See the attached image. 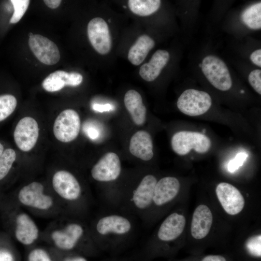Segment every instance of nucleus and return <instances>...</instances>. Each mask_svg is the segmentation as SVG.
Segmentation results:
<instances>
[{
	"mask_svg": "<svg viewBox=\"0 0 261 261\" xmlns=\"http://www.w3.org/2000/svg\"><path fill=\"white\" fill-rule=\"evenodd\" d=\"M121 171V162L118 155L111 152L106 153L93 166L91 174L96 181L108 182L117 179Z\"/></svg>",
	"mask_w": 261,
	"mask_h": 261,
	"instance_id": "obj_6",
	"label": "nucleus"
},
{
	"mask_svg": "<svg viewBox=\"0 0 261 261\" xmlns=\"http://www.w3.org/2000/svg\"><path fill=\"white\" fill-rule=\"evenodd\" d=\"M250 59L254 64L261 67V49H258L254 51L250 55Z\"/></svg>",
	"mask_w": 261,
	"mask_h": 261,
	"instance_id": "obj_35",
	"label": "nucleus"
},
{
	"mask_svg": "<svg viewBox=\"0 0 261 261\" xmlns=\"http://www.w3.org/2000/svg\"><path fill=\"white\" fill-rule=\"evenodd\" d=\"M248 155L245 152H239L236 154L235 158L231 160L228 164V170L231 173H233L243 165L246 160Z\"/></svg>",
	"mask_w": 261,
	"mask_h": 261,
	"instance_id": "obj_30",
	"label": "nucleus"
},
{
	"mask_svg": "<svg viewBox=\"0 0 261 261\" xmlns=\"http://www.w3.org/2000/svg\"><path fill=\"white\" fill-rule=\"evenodd\" d=\"M30 50L43 63L52 65L57 63L60 58L57 45L52 41L40 34H33L29 37Z\"/></svg>",
	"mask_w": 261,
	"mask_h": 261,
	"instance_id": "obj_7",
	"label": "nucleus"
},
{
	"mask_svg": "<svg viewBox=\"0 0 261 261\" xmlns=\"http://www.w3.org/2000/svg\"><path fill=\"white\" fill-rule=\"evenodd\" d=\"M216 192L223 208L228 214H238L244 208V197L240 191L233 185L228 183L221 182L217 186Z\"/></svg>",
	"mask_w": 261,
	"mask_h": 261,
	"instance_id": "obj_10",
	"label": "nucleus"
},
{
	"mask_svg": "<svg viewBox=\"0 0 261 261\" xmlns=\"http://www.w3.org/2000/svg\"><path fill=\"white\" fill-rule=\"evenodd\" d=\"M180 189L178 180L172 176L164 177L157 181L155 187L153 203L161 206L173 200Z\"/></svg>",
	"mask_w": 261,
	"mask_h": 261,
	"instance_id": "obj_15",
	"label": "nucleus"
},
{
	"mask_svg": "<svg viewBox=\"0 0 261 261\" xmlns=\"http://www.w3.org/2000/svg\"><path fill=\"white\" fill-rule=\"evenodd\" d=\"M213 223V215L209 207L199 205L194 210L191 223V233L193 238L201 239L209 233Z\"/></svg>",
	"mask_w": 261,
	"mask_h": 261,
	"instance_id": "obj_16",
	"label": "nucleus"
},
{
	"mask_svg": "<svg viewBox=\"0 0 261 261\" xmlns=\"http://www.w3.org/2000/svg\"><path fill=\"white\" fill-rule=\"evenodd\" d=\"M82 81V75L78 72L58 70L50 73L44 80L42 87L46 91L53 92L61 90L65 86H77Z\"/></svg>",
	"mask_w": 261,
	"mask_h": 261,
	"instance_id": "obj_14",
	"label": "nucleus"
},
{
	"mask_svg": "<svg viewBox=\"0 0 261 261\" xmlns=\"http://www.w3.org/2000/svg\"><path fill=\"white\" fill-rule=\"evenodd\" d=\"M84 233L82 227L76 223L69 224L64 230L56 231L52 234L56 245L60 249L70 250L76 245Z\"/></svg>",
	"mask_w": 261,
	"mask_h": 261,
	"instance_id": "obj_19",
	"label": "nucleus"
},
{
	"mask_svg": "<svg viewBox=\"0 0 261 261\" xmlns=\"http://www.w3.org/2000/svg\"><path fill=\"white\" fill-rule=\"evenodd\" d=\"M154 41L147 35L140 36L130 48L128 58L134 65H140L154 46Z\"/></svg>",
	"mask_w": 261,
	"mask_h": 261,
	"instance_id": "obj_23",
	"label": "nucleus"
},
{
	"mask_svg": "<svg viewBox=\"0 0 261 261\" xmlns=\"http://www.w3.org/2000/svg\"><path fill=\"white\" fill-rule=\"evenodd\" d=\"M170 58L169 52L158 50L148 63L143 64L139 70V74L145 80L151 82L156 79L166 65Z\"/></svg>",
	"mask_w": 261,
	"mask_h": 261,
	"instance_id": "obj_20",
	"label": "nucleus"
},
{
	"mask_svg": "<svg viewBox=\"0 0 261 261\" xmlns=\"http://www.w3.org/2000/svg\"><path fill=\"white\" fill-rule=\"evenodd\" d=\"M47 6L51 9H56L59 6L61 3V0H44Z\"/></svg>",
	"mask_w": 261,
	"mask_h": 261,
	"instance_id": "obj_38",
	"label": "nucleus"
},
{
	"mask_svg": "<svg viewBox=\"0 0 261 261\" xmlns=\"http://www.w3.org/2000/svg\"><path fill=\"white\" fill-rule=\"evenodd\" d=\"M52 185L55 191L66 200H75L81 193L78 180L72 174L65 170L58 171L54 174Z\"/></svg>",
	"mask_w": 261,
	"mask_h": 261,
	"instance_id": "obj_11",
	"label": "nucleus"
},
{
	"mask_svg": "<svg viewBox=\"0 0 261 261\" xmlns=\"http://www.w3.org/2000/svg\"><path fill=\"white\" fill-rule=\"evenodd\" d=\"M0 261H14V259L9 251L0 250Z\"/></svg>",
	"mask_w": 261,
	"mask_h": 261,
	"instance_id": "obj_36",
	"label": "nucleus"
},
{
	"mask_svg": "<svg viewBox=\"0 0 261 261\" xmlns=\"http://www.w3.org/2000/svg\"><path fill=\"white\" fill-rule=\"evenodd\" d=\"M39 135L38 124L30 116L21 118L17 123L14 132V138L17 146L24 152H28L35 146Z\"/></svg>",
	"mask_w": 261,
	"mask_h": 261,
	"instance_id": "obj_5",
	"label": "nucleus"
},
{
	"mask_svg": "<svg viewBox=\"0 0 261 261\" xmlns=\"http://www.w3.org/2000/svg\"><path fill=\"white\" fill-rule=\"evenodd\" d=\"M10 1L13 4L14 11L10 20V23L15 24L19 21L24 15L29 7L30 0H11Z\"/></svg>",
	"mask_w": 261,
	"mask_h": 261,
	"instance_id": "obj_28",
	"label": "nucleus"
},
{
	"mask_svg": "<svg viewBox=\"0 0 261 261\" xmlns=\"http://www.w3.org/2000/svg\"><path fill=\"white\" fill-rule=\"evenodd\" d=\"M89 40L99 53L105 55L111 48V38L107 24L101 17L91 19L87 25Z\"/></svg>",
	"mask_w": 261,
	"mask_h": 261,
	"instance_id": "obj_9",
	"label": "nucleus"
},
{
	"mask_svg": "<svg viewBox=\"0 0 261 261\" xmlns=\"http://www.w3.org/2000/svg\"><path fill=\"white\" fill-rule=\"evenodd\" d=\"M3 151H4V147L3 145L0 142V157L2 154Z\"/></svg>",
	"mask_w": 261,
	"mask_h": 261,
	"instance_id": "obj_40",
	"label": "nucleus"
},
{
	"mask_svg": "<svg viewBox=\"0 0 261 261\" xmlns=\"http://www.w3.org/2000/svg\"><path fill=\"white\" fill-rule=\"evenodd\" d=\"M250 85L259 94H261V70L256 69L251 71L248 77Z\"/></svg>",
	"mask_w": 261,
	"mask_h": 261,
	"instance_id": "obj_31",
	"label": "nucleus"
},
{
	"mask_svg": "<svg viewBox=\"0 0 261 261\" xmlns=\"http://www.w3.org/2000/svg\"><path fill=\"white\" fill-rule=\"evenodd\" d=\"M248 252L252 256H261V234L249 238L246 243Z\"/></svg>",
	"mask_w": 261,
	"mask_h": 261,
	"instance_id": "obj_29",
	"label": "nucleus"
},
{
	"mask_svg": "<svg viewBox=\"0 0 261 261\" xmlns=\"http://www.w3.org/2000/svg\"><path fill=\"white\" fill-rule=\"evenodd\" d=\"M43 185L37 182H33L23 187L18 194V199L23 204L40 209L49 208L53 204L52 198L44 194Z\"/></svg>",
	"mask_w": 261,
	"mask_h": 261,
	"instance_id": "obj_12",
	"label": "nucleus"
},
{
	"mask_svg": "<svg viewBox=\"0 0 261 261\" xmlns=\"http://www.w3.org/2000/svg\"><path fill=\"white\" fill-rule=\"evenodd\" d=\"M15 236L23 244H32L38 237V229L32 219L26 214L19 215L16 219Z\"/></svg>",
	"mask_w": 261,
	"mask_h": 261,
	"instance_id": "obj_22",
	"label": "nucleus"
},
{
	"mask_svg": "<svg viewBox=\"0 0 261 261\" xmlns=\"http://www.w3.org/2000/svg\"><path fill=\"white\" fill-rule=\"evenodd\" d=\"M92 108L95 111L101 113L110 111L114 109V106L109 103L104 104L94 103L92 105Z\"/></svg>",
	"mask_w": 261,
	"mask_h": 261,
	"instance_id": "obj_33",
	"label": "nucleus"
},
{
	"mask_svg": "<svg viewBox=\"0 0 261 261\" xmlns=\"http://www.w3.org/2000/svg\"><path fill=\"white\" fill-rule=\"evenodd\" d=\"M160 0H129V7L132 12L140 16H147L156 12L160 7Z\"/></svg>",
	"mask_w": 261,
	"mask_h": 261,
	"instance_id": "obj_24",
	"label": "nucleus"
},
{
	"mask_svg": "<svg viewBox=\"0 0 261 261\" xmlns=\"http://www.w3.org/2000/svg\"><path fill=\"white\" fill-rule=\"evenodd\" d=\"M243 22L250 29L261 28V2L255 3L246 9L241 15Z\"/></svg>",
	"mask_w": 261,
	"mask_h": 261,
	"instance_id": "obj_25",
	"label": "nucleus"
},
{
	"mask_svg": "<svg viewBox=\"0 0 261 261\" xmlns=\"http://www.w3.org/2000/svg\"><path fill=\"white\" fill-rule=\"evenodd\" d=\"M153 142L150 134L145 130H139L131 137L129 150L130 153L143 160L148 161L152 159Z\"/></svg>",
	"mask_w": 261,
	"mask_h": 261,
	"instance_id": "obj_17",
	"label": "nucleus"
},
{
	"mask_svg": "<svg viewBox=\"0 0 261 261\" xmlns=\"http://www.w3.org/2000/svg\"><path fill=\"white\" fill-rule=\"evenodd\" d=\"M173 151L177 154L184 156L192 149L199 153L207 152L211 145L209 138L198 132L180 131L175 133L171 139Z\"/></svg>",
	"mask_w": 261,
	"mask_h": 261,
	"instance_id": "obj_1",
	"label": "nucleus"
},
{
	"mask_svg": "<svg viewBox=\"0 0 261 261\" xmlns=\"http://www.w3.org/2000/svg\"><path fill=\"white\" fill-rule=\"evenodd\" d=\"M80 118L74 110L62 111L55 120L53 131L55 138L62 143H69L75 140L80 130Z\"/></svg>",
	"mask_w": 261,
	"mask_h": 261,
	"instance_id": "obj_4",
	"label": "nucleus"
},
{
	"mask_svg": "<svg viewBox=\"0 0 261 261\" xmlns=\"http://www.w3.org/2000/svg\"><path fill=\"white\" fill-rule=\"evenodd\" d=\"M17 105V100L11 94L0 96V122L4 120L14 111Z\"/></svg>",
	"mask_w": 261,
	"mask_h": 261,
	"instance_id": "obj_26",
	"label": "nucleus"
},
{
	"mask_svg": "<svg viewBox=\"0 0 261 261\" xmlns=\"http://www.w3.org/2000/svg\"><path fill=\"white\" fill-rule=\"evenodd\" d=\"M86 132L89 138L92 140L98 139L100 136V130L96 127H88L86 129Z\"/></svg>",
	"mask_w": 261,
	"mask_h": 261,
	"instance_id": "obj_34",
	"label": "nucleus"
},
{
	"mask_svg": "<svg viewBox=\"0 0 261 261\" xmlns=\"http://www.w3.org/2000/svg\"><path fill=\"white\" fill-rule=\"evenodd\" d=\"M64 261H87V260L82 257H74L66 258Z\"/></svg>",
	"mask_w": 261,
	"mask_h": 261,
	"instance_id": "obj_39",
	"label": "nucleus"
},
{
	"mask_svg": "<svg viewBox=\"0 0 261 261\" xmlns=\"http://www.w3.org/2000/svg\"><path fill=\"white\" fill-rule=\"evenodd\" d=\"M16 154L12 148H7L0 157V180L4 178L15 160Z\"/></svg>",
	"mask_w": 261,
	"mask_h": 261,
	"instance_id": "obj_27",
	"label": "nucleus"
},
{
	"mask_svg": "<svg viewBox=\"0 0 261 261\" xmlns=\"http://www.w3.org/2000/svg\"><path fill=\"white\" fill-rule=\"evenodd\" d=\"M185 224L184 216L173 213L168 216L160 225L158 232V237L164 242L174 240L182 233Z\"/></svg>",
	"mask_w": 261,
	"mask_h": 261,
	"instance_id": "obj_18",
	"label": "nucleus"
},
{
	"mask_svg": "<svg viewBox=\"0 0 261 261\" xmlns=\"http://www.w3.org/2000/svg\"><path fill=\"white\" fill-rule=\"evenodd\" d=\"M29 261H52L47 253L42 249L32 250L29 256Z\"/></svg>",
	"mask_w": 261,
	"mask_h": 261,
	"instance_id": "obj_32",
	"label": "nucleus"
},
{
	"mask_svg": "<svg viewBox=\"0 0 261 261\" xmlns=\"http://www.w3.org/2000/svg\"><path fill=\"white\" fill-rule=\"evenodd\" d=\"M130 221L126 217L110 214L100 218L96 224L98 233L102 237H121L129 234L132 230Z\"/></svg>",
	"mask_w": 261,
	"mask_h": 261,
	"instance_id": "obj_8",
	"label": "nucleus"
},
{
	"mask_svg": "<svg viewBox=\"0 0 261 261\" xmlns=\"http://www.w3.org/2000/svg\"><path fill=\"white\" fill-rule=\"evenodd\" d=\"M157 182V179L154 175H146L133 191L130 202L136 210L143 211L153 203L154 191Z\"/></svg>",
	"mask_w": 261,
	"mask_h": 261,
	"instance_id": "obj_13",
	"label": "nucleus"
},
{
	"mask_svg": "<svg viewBox=\"0 0 261 261\" xmlns=\"http://www.w3.org/2000/svg\"><path fill=\"white\" fill-rule=\"evenodd\" d=\"M212 105V99L207 92L194 89L185 90L177 102L178 109L183 114L192 116L206 113Z\"/></svg>",
	"mask_w": 261,
	"mask_h": 261,
	"instance_id": "obj_3",
	"label": "nucleus"
},
{
	"mask_svg": "<svg viewBox=\"0 0 261 261\" xmlns=\"http://www.w3.org/2000/svg\"><path fill=\"white\" fill-rule=\"evenodd\" d=\"M33 34L32 32H29V37H31V36H32Z\"/></svg>",
	"mask_w": 261,
	"mask_h": 261,
	"instance_id": "obj_41",
	"label": "nucleus"
},
{
	"mask_svg": "<svg viewBox=\"0 0 261 261\" xmlns=\"http://www.w3.org/2000/svg\"><path fill=\"white\" fill-rule=\"evenodd\" d=\"M124 102L133 122L137 125H143L146 120V109L139 93L132 89L128 91Z\"/></svg>",
	"mask_w": 261,
	"mask_h": 261,
	"instance_id": "obj_21",
	"label": "nucleus"
},
{
	"mask_svg": "<svg viewBox=\"0 0 261 261\" xmlns=\"http://www.w3.org/2000/svg\"><path fill=\"white\" fill-rule=\"evenodd\" d=\"M201 68L204 76L215 87L221 91L231 88L232 78L222 60L215 56H207L203 59Z\"/></svg>",
	"mask_w": 261,
	"mask_h": 261,
	"instance_id": "obj_2",
	"label": "nucleus"
},
{
	"mask_svg": "<svg viewBox=\"0 0 261 261\" xmlns=\"http://www.w3.org/2000/svg\"><path fill=\"white\" fill-rule=\"evenodd\" d=\"M202 261H226V260L220 255H208L203 258Z\"/></svg>",
	"mask_w": 261,
	"mask_h": 261,
	"instance_id": "obj_37",
	"label": "nucleus"
}]
</instances>
